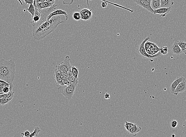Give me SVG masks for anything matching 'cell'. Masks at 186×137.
Wrapping results in <instances>:
<instances>
[{
  "label": "cell",
  "instance_id": "cell-1",
  "mask_svg": "<svg viewBox=\"0 0 186 137\" xmlns=\"http://www.w3.org/2000/svg\"><path fill=\"white\" fill-rule=\"evenodd\" d=\"M66 23L61 20L60 15L53 17L45 21L33 30V36L35 40H40L44 39L55 31L58 26L62 23Z\"/></svg>",
  "mask_w": 186,
  "mask_h": 137
},
{
  "label": "cell",
  "instance_id": "cell-2",
  "mask_svg": "<svg viewBox=\"0 0 186 137\" xmlns=\"http://www.w3.org/2000/svg\"><path fill=\"white\" fill-rule=\"evenodd\" d=\"M16 64L12 60L9 61L3 58L0 59V79L10 84V91L13 88V81L15 78Z\"/></svg>",
  "mask_w": 186,
  "mask_h": 137
},
{
  "label": "cell",
  "instance_id": "cell-3",
  "mask_svg": "<svg viewBox=\"0 0 186 137\" xmlns=\"http://www.w3.org/2000/svg\"><path fill=\"white\" fill-rule=\"evenodd\" d=\"M77 85L72 84L69 85L60 86L58 88V91L68 100H70L74 96Z\"/></svg>",
  "mask_w": 186,
  "mask_h": 137
},
{
  "label": "cell",
  "instance_id": "cell-4",
  "mask_svg": "<svg viewBox=\"0 0 186 137\" xmlns=\"http://www.w3.org/2000/svg\"><path fill=\"white\" fill-rule=\"evenodd\" d=\"M70 60L69 56H66L64 61L56 66V69L64 72L70 74L72 73V66L70 61Z\"/></svg>",
  "mask_w": 186,
  "mask_h": 137
},
{
  "label": "cell",
  "instance_id": "cell-5",
  "mask_svg": "<svg viewBox=\"0 0 186 137\" xmlns=\"http://www.w3.org/2000/svg\"><path fill=\"white\" fill-rule=\"evenodd\" d=\"M150 39V38L148 37L144 39L143 41H142L139 47H138V52L139 55H140L141 56L144 57V58H146V59H153L160 56L161 53L160 52H159L157 53H156V54L153 55V56L148 54L146 53V51H145L144 45H145V42L147 41V40H149Z\"/></svg>",
  "mask_w": 186,
  "mask_h": 137
},
{
  "label": "cell",
  "instance_id": "cell-6",
  "mask_svg": "<svg viewBox=\"0 0 186 137\" xmlns=\"http://www.w3.org/2000/svg\"><path fill=\"white\" fill-rule=\"evenodd\" d=\"M151 1L152 0H134V2L137 5L154 14V10L151 6Z\"/></svg>",
  "mask_w": 186,
  "mask_h": 137
},
{
  "label": "cell",
  "instance_id": "cell-7",
  "mask_svg": "<svg viewBox=\"0 0 186 137\" xmlns=\"http://www.w3.org/2000/svg\"><path fill=\"white\" fill-rule=\"evenodd\" d=\"M186 90V79L184 77L182 81L177 85L173 95H177L180 93L185 91Z\"/></svg>",
  "mask_w": 186,
  "mask_h": 137
},
{
  "label": "cell",
  "instance_id": "cell-8",
  "mask_svg": "<svg viewBox=\"0 0 186 137\" xmlns=\"http://www.w3.org/2000/svg\"><path fill=\"white\" fill-rule=\"evenodd\" d=\"M64 15L66 18V20H68V16L67 15V12L65 11H63V10L58 9L55 10V11H53L51 13H50L49 15L47 17V20H50L53 17L56 16V15Z\"/></svg>",
  "mask_w": 186,
  "mask_h": 137
},
{
  "label": "cell",
  "instance_id": "cell-9",
  "mask_svg": "<svg viewBox=\"0 0 186 137\" xmlns=\"http://www.w3.org/2000/svg\"><path fill=\"white\" fill-rule=\"evenodd\" d=\"M81 19L86 21L91 18L92 15V10L89 8L83 9L80 12Z\"/></svg>",
  "mask_w": 186,
  "mask_h": 137
},
{
  "label": "cell",
  "instance_id": "cell-10",
  "mask_svg": "<svg viewBox=\"0 0 186 137\" xmlns=\"http://www.w3.org/2000/svg\"><path fill=\"white\" fill-rule=\"evenodd\" d=\"M155 43L149 41L147 40L145 42L144 47H145V51L148 54L153 56L155 54L154 50V46Z\"/></svg>",
  "mask_w": 186,
  "mask_h": 137
},
{
  "label": "cell",
  "instance_id": "cell-11",
  "mask_svg": "<svg viewBox=\"0 0 186 137\" xmlns=\"http://www.w3.org/2000/svg\"><path fill=\"white\" fill-rule=\"evenodd\" d=\"M55 2H48L45 1L44 2L36 3L35 7L38 10H40L51 7L55 5Z\"/></svg>",
  "mask_w": 186,
  "mask_h": 137
},
{
  "label": "cell",
  "instance_id": "cell-12",
  "mask_svg": "<svg viewBox=\"0 0 186 137\" xmlns=\"http://www.w3.org/2000/svg\"><path fill=\"white\" fill-rule=\"evenodd\" d=\"M171 11V7L168 8L161 7L154 10V14H159L162 17H165L167 14Z\"/></svg>",
  "mask_w": 186,
  "mask_h": 137
},
{
  "label": "cell",
  "instance_id": "cell-13",
  "mask_svg": "<svg viewBox=\"0 0 186 137\" xmlns=\"http://www.w3.org/2000/svg\"><path fill=\"white\" fill-rule=\"evenodd\" d=\"M35 10L34 15L32 17L31 19V24H32L33 27L37 23H38L39 21L40 18V13L39 10L36 7H35Z\"/></svg>",
  "mask_w": 186,
  "mask_h": 137
},
{
  "label": "cell",
  "instance_id": "cell-14",
  "mask_svg": "<svg viewBox=\"0 0 186 137\" xmlns=\"http://www.w3.org/2000/svg\"><path fill=\"white\" fill-rule=\"evenodd\" d=\"M54 77L55 82L57 85H60V86H63L64 85L62 80L61 75H60L59 71L57 69L54 70Z\"/></svg>",
  "mask_w": 186,
  "mask_h": 137
},
{
  "label": "cell",
  "instance_id": "cell-15",
  "mask_svg": "<svg viewBox=\"0 0 186 137\" xmlns=\"http://www.w3.org/2000/svg\"><path fill=\"white\" fill-rule=\"evenodd\" d=\"M184 77H182V76H180V77H177L175 80L173 81V82L171 84L170 86V91L171 93L173 94L176 87L177 86L179 83L182 81Z\"/></svg>",
  "mask_w": 186,
  "mask_h": 137
},
{
  "label": "cell",
  "instance_id": "cell-16",
  "mask_svg": "<svg viewBox=\"0 0 186 137\" xmlns=\"http://www.w3.org/2000/svg\"><path fill=\"white\" fill-rule=\"evenodd\" d=\"M172 53L174 54L180 55L182 53V50L179 46L177 43V41H175L171 48Z\"/></svg>",
  "mask_w": 186,
  "mask_h": 137
},
{
  "label": "cell",
  "instance_id": "cell-17",
  "mask_svg": "<svg viewBox=\"0 0 186 137\" xmlns=\"http://www.w3.org/2000/svg\"><path fill=\"white\" fill-rule=\"evenodd\" d=\"M141 130V126L137 124H135V125L128 131V132L131 135L135 136H137V133L140 132Z\"/></svg>",
  "mask_w": 186,
  "mask_h": 137
},
{
  "label": "cell",
  "instance_id": "cell-18",
  "mask_svg": "<svg viewBox=\"0 0 186 137\" xmlns=\"http://www.w3.org/2000/svg\"><path fill=\"white\" fill-rule=\"evenodd\" d=\"M161 7L168 8L174 4L173 0H160Z\"/></svg>",
  "mask_w": 186,
  "mask_h": 137
},
{
  "label": "cell",
  "instance_id": "cell-19",
  "mask_svg": "<svg viewBox=\"0 0 186 137\" xmlns=\"http://www.w3.org/2000/svg\"><path fill=\"white\" fill-rule=\"evenodd\" d=\"M151 6L154 10L160 8H161L160 0H152Z\"/></svg>",
  "mask_w": 186,
  "mask_h": 137
},
{
  "label": "cell",
  "instance_id": "cell-20",
  "mask_svg": "<svg viewBox=\"0 0 186 137\" xmlns=\"http://www.w3.org/2000/svg\"><path fill=\"white\" fill-rule=\"evenodd\" d=\"M177 44L182 50V53L186 54V42L183 40H180L177 41Z\"/></svg>",
  "mask_w": 186,
  "mask_h": 137
},
{
  "label": "cell",
  "instance_id": "cell-21",
  "mask_svg": "<svg viewBox=\"0 0 186 137\" xmlns=\"http://www.w3.org/2000/svg\"><path fill=\"white\" fill-rule=\"evenodd\" d=\"M14 92L12 90L10 91L9 92L7 93H3L0 94V98H10L11 97H14Z\"/></svg>",
  "mask_w": 186,
  "mask_h": 137
},
{
  "label": "cell",
  "instance_id": "cell-22",
  "mask_svg": "<svg viewBox=\"0 0 186 137\" xmlns=\"http://www.w3.org/2000/svg\"><path fill=\"white\" fill-rule=\"evenodd\" d=\"M67 79L71 84L77 85L78 83L79 79L75 78L72 74V73L70 74L69 76Z\"/></svg>",
  "mask_w": 186,
  "mask_h": 137
},
{
  "label": "cell",
  "instance_id": "cell-23",
  "mask_svg": "<svg viewBox=\"0 0 186 137\" xmlns=\"http://www.w3.org/2000/svg\"><path fill=\"white\" fill-rule=\"evenodd\" d=\"M72 74L75 78L79 79V69L77 67H75L74 66H72Z\"/></svg>",
  "mask_w": 186,
  "mask_h": 137
},
{
  "label": "cell",
  "instance_id": "cell-24",
  "mask_svg": "<svg viewBox=\"0 0 186 137\" xmlns=\"http://www.w3.org/2000/svg\"><path fill=\"white\" fill-rule=\"evenodd\" d=\"M40 132V129L39 126H36L32 133H30V137H38L39 132Z\"/></svg>",
  "mask_w": 186,
  "mask_h": 137
},
{
  "label": "cell",
  "instance_id": "cell-25",
  "mask_svg": "<svg viewBox=\"0 0 186 137\" xmlns=\"http://www.w3.org/2000/svg\"><path fill=\"white\" fill-rule=\"evenodd\" d=\"M13 97H11L10 98H0V105H4L11 102V100L13 99Z\"/></svg>",
  "mask_w": 186,
  "mask_h": 137
},
{
  "label": "cell",
  "instance_id": "cell-26",
  "mask_svg": "<svg viewBox=\"0 0 186 137\" xmlns=\"http://www.w3.org/2000/svg\"><path fill=\"white\" fill-rule=\"evenodd\" d=\"M28 12L31 13V16H33L34 15L35 10V7L33 4H29V6L28 8L27 9Z\"/></svg>",
  "mask_w": 186,
  "mask_h": 137
},
{
  "label": "cell",
  "instance_id": "cell-27",
  "mask_svg": "<svg viewBox=\"0 0 186 137\" xmlns=\"http://www.w3.org/2000/svg\"><path fill=\"white\" fill-rule=\"evenodd\" d=\"M134 125H135V124L131 123V122H128L127 121H125L124 126L125 129L127 131H129Z\"/></svg>",
  "mask_w": 186,
  "mask_h": 137
},
{
  "label": "cell",
  "instance_id": "cell-28",
  "mask_svg": "<svg viewBox=\"0 0 186 137\" xmlns=\"http://www.w3.org/2000/svg\"><path fill=\"white\" fill-rule=\"evenodd\" d=\"M160 52L162 55L167 54L168 53V48L166 46H163L160 48Z\"/></svg>",
  "mask_w": 186,
  "mask_h": 137
},
{
  "label": "cell",
  "instance_id": "cell-29",
  "mask_svg": "<svg viewBox=\"0 0 186 137\" xmlns=\"http://www.w3.org/2000/svg\"><path fill=\"white\" fill-rule=\"evenodd\" d=\"M72 17L73 19H74L76 21H79L80 20L81 17L80 15V12H75L73 13L72 15Z\"/></svg>",
  "mask_w": 186,
  "mask_h": 137
},
{
  "label": "cell",
  "instance_id": "cell-30",
  "mask_svg": "<svg viewBox=\"0 0 186 137\" xmlns=\"http://www.w3.org/2000/svg\"><path fill=\"white\" fill-rule=\"evenodd\" d=\"M5 86H8L9 87L10 86V84L4 81L1 80L0 79V87L3 89Z\"/></svg>",
  "mask_w": 186,
  "mask_h": 137
},
{
  "label": "cell",
  "instance_id": "cell-31",
  "mask_svg": "<svg viewBox=\"0 0 186 137\" xmlns=\"http://www.w3.org/2000/svg\"><path fill=\"white\" fill-rule=\"evenodd\" d=\"M178 126V122L177 120H173L171 122V126L173 129H175Z\"/></svg>",
  "mask_w": 186,
  "mask_h": 137
},
{
  "label": "cell",
  "instance_id": "cell-32",
  "mask_svg": "<svg viewBox=\"0 0 186 137\" xmlns=\"http://www.w3.org/2000/svg\"><path fill=\"white\" fill-rule=\"evenodd\" d=\"M62 80L63 84H64V85H68L70 84L67 77H62Z\"/></svg>",
  "mask_w": 186,
  "mask_h": 137
},
{
  "label": "cell",
  "instance_id": "cell-33",
  "mask_svg": "<svg viewBox=\"0 0 186 137\" xmlns=\"http://www.w3.org/2000/svg\"><path fill=\"white\" fill-rule=\"evenodd\" d=\"M160 48L156 44H155L154 46V53H155V54H156L157 53H158L160 52Z\"/></svg>",
  "mask_w": 186,
  "mask_h": 137
},
{
  "label": "cell",
  "instance_id": "cell-34",
  "mask_svg": "<svg viewBox=\"0 0 186 137\" xmlns=\"http://www.w3.org/2000/svg\"><path fill=\"white\" fill-rule=\"evenodd\" d=\"M58 71H59L60 75H61L62 77H67V78H68L70 74L64 72L60 71L58 70Z\"/></svg>",
  "mask_w": 186,
  "mask_h": 137
},
{
  "label": "cell",
  "instance_id": "cell-35",
  "mask_svg": "<svg viewBox=\"0 0 186 137\" xmlns=\"http://www.w3.org/2000/svg\"><path fill=\"white\" fill-rule=\"evenodd\" d=\"M10 91V87L8 86H5L3 88V93H8Z\"/></svg>",
  "mask_w": 186,
  "mask_h": 137
},
{
  "label": "cell",
  "instance_id": "cell-36",
  "mask_svg": "<svg viewBox=\"0 0 186 137\" xmlns=\"http://www.w3.org/2000/svg\"><path fill=\"white\" fill-rule=\"evenodd\" d=\"M25 3L26 5V4H33L34 0H23Z\"/></svg>",
  "mask_w": 186,
  "mask_h": 137
},
{
  "label": "cell",
  "instance_id": "cell-37",
  "mask_svg": "<svg viewBox=\"0 0 186 137\" xmlns=\"http://www.w3.org/2000/svg\"><path fill=\"white\" fill-rule=\"evenodd\" d=\"M23 133H24V137H30V132H29V131H28V130H27V131H25V132Z\"/></svg>",
  "mask_w": 186,
  "mask_h": 137
},
{
  "label": "cell",
  "instance_id": "cell-38",
  "mask_svg": "<svg viewBox=\"0 0 186 137\" xmlns=\"http://www.w3.org/2000/svg\"><path fill=\"white\" fill-rule=\"evenodd\" d=\"M104 98L106 99H109L110 98V95L108 93H106L104 95Z\"/></svg>",
  "mask_w": 186,
  "mask_h": 137
},
{
  "label": "cell",
  "instance_id": "cell-39",
  "mask_svg": "<svg viewBox=\"0 0 186 137\" xmlns=\"http://www.w3.org/2000/svg\"><path fill=\"white\" fill-rule=\"evenodd\" d=\"M34 1H35V2H36V3H39V2H44L45 1V0H34Z\"/></svg>",
  "mask_w": 186,
  "mask_h": 137
},
{
  "label": "cell",
  "instance_id": "cell-40",
  "mask_svg": "<svg viewBox=\"0 0 186 137\" xmlns=\"http://www.w3.org/2000/svg\"><path fill=\"white\" fill-rule=\"evenodd\" d=\"M45 1L48 2H55V0H45Z\"/></svg>",
  "mask_w": 186,
  "mask_h": 137
},
{
  "label": "cell",
  "instance_id": "cell-41",
  "mask_svg": "<svg viewBox=\"0 0 186 137\" xmlns=\"http://www.w3.org/2000/svg\"><path fill=\"white\" fill-rule=\"evenodd\" d=\"M17 1H18L20 3L21 5H23V3L21 2V0H17Z\"/></svg>",
  "mask_w": 186,
  "mask_h": 137
},
{
  "label": "cell",
  "instance_id": "cell-42",
  "mask_svg": "<svg viewBox=\"0 0 186 137\" xmlns=\"http://www.w3.org/2000/svg\"><path fill=\"white\" fill-rule=\"evenodd\" d=\"M87 3V5L88 6V8L89 9V3L88 2V0H86Z\"/></svg>",
  "mask_w": 186,
  "mask_h": 137
},
{
  "label": "cell",
  "instance_id": "cell-43",
  "mask_svg": "<svg viewBox=\"0 0 186 137\" xmlns=\"http://www.w3.org/2000/svg\"><path fill=\"white\" fill-rule=\"evenodd\" d=\"M21 135L22 137H24V133L22 132V133H21Z\"/></svg>",
  "mask_w": 186,
  "mask_h": 137
},
{
  "label": "cell",
  "instance_id": "cell-44",
  "mask_svg": "<svg viewBox=\"0 0 186 137\" xmlns=\"http://www.w3.org/2000/svg\"><path fill=\"white\" fill-rule=\"evenodd\" d=\"M175 134L174 133H172V135H171V137H175Z\"/></svg>",
  "mask_w": 186,
  "mask_h": 137
}]
</instances>
